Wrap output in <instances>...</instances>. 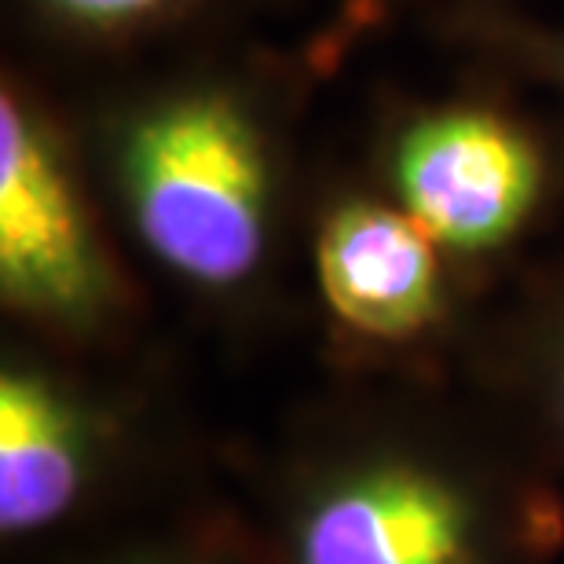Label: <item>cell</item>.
Returning <instances> with one entry per match:
<instances>
[{"label": "cell", "mask_w": 564, "mask_h": 564, "mask_svg": "<svg viewBox=\"0 0 564 564\" xmlns=\"http://www.w3.org/2000/svg\"><path fill=\"white\" fill-rule=\"evenodd\" d=\"M400 187L436 242L480 253L506 242L535 206L539 162L521 132L491 115H444L400 151Z\"/></svg>", "instance_id": "obj_5"}, {"label": "cell", "mask_w": 564, "mask_h": 564, "mask_svg": "<svg viewBox=\"0 0 564 564\" xmlns=\"http://www.w3.org/2000/svg\"><path fill=\"white\" fill-rule=\"evenodd\" d=\"M528 386H532V414H535V451L543 469L564 488V308L535 337L532 359H528Z\"/></svg>", "instance_id": "obj_8"}, {"label": "cell", "mask_w": 564, "mask_h": 564, "mask_svg": "<svg viewBox=\"0 0 564 564\" xmlns=\"http://www.w3.org/2000/svg\"><path fill=\"white\" fill-rule=\"evenodd\" d=\"M0 293L63 334L99 330L121 301L70 180L11 93L0 107Z\"/></svg>", "instance_id": "obj_4"}, {"label": "cell", "mask_w": 564, "mask_h": 564, "mask_svg": "<svg viewBox=\"0 0 564 564\" xmlns=\"http://www.w3.org/2000/svg\"><path fill=\"white\" fill-rule=\"evenodd\" d=\"M59 564H268L250 510L206 495H162L82 535Z\"/></svg>", "instance_id": "obj_7"}, {"label": "cell", "mask_w": 564, "mask_h": 564, "mask_svg": "<svg viewBox=\"0 0 564 564\" xmlns=\"http://www.w3.org/2000/svg\"><path fill=\"white\" fill-rule=\"evenodd\" d=\"M419 220L381 206L337 209L315 242L326 308L348 334L375 345L419 341L444 319V268Z\"/></svg>", "instance_id": "obj_6"}, {"label": "cell", "mask_w": 564, "mask_h": 564, "mask_svg": "<svg viewBox=\"0 0 564 564\" xmlns=\"http://www.w3.org/2000/svg\"><path fill=\"white\" fill-rule=\"evenodd\" d=\"M250 517L268 564H557L564 488L535 455L414 422L301 440Z\"/></svg>", "instance_id": "obj_1"}, {"label": "cell", "mask_w": 564, "mask_h": 564, "mask_svg": "<svg viewBox=\"0 0 564 564\" xmlns=\"http://www.w3.org/2000/svg\"><path fill=\"white\" fill-rule=\"evenodd\" d=\"M121 422L44 367L0 375V539H82L162 495H147Z\"/></svg>", "instance_id": "obj_3"}, {"label": "cell", "mask_w": 564, "mask_h": 564, "mask_svg": "<svg viewBox=\"0 0 564 564\" xmlns=\"http://www.w3.org/2000/svg\"><path fill=\"white\" fill-rule=\"evenodd\" d=\"M129 191L147 250L191 286L231 293L261 272L264 162L228 99H187L143 121L129 151Z\"/></svg>", "instance_id": "obj_2"}, {"label": "cell", "mask_w": 564, "mask_h": 564, "mask_svg": "<svg viewBox=\"0 0 564 564\" xmlns=\"http://www.w3.org/2000/svg\"><path fill=\"white\" fill-rule=\"evenodd\" d=\"M66 15L82 19V22H99V26H110V22H129L140 19L147 11L162 8L165 0H55Z\"/></svg>", "instance_id": "obj_9"}]
</instances>
